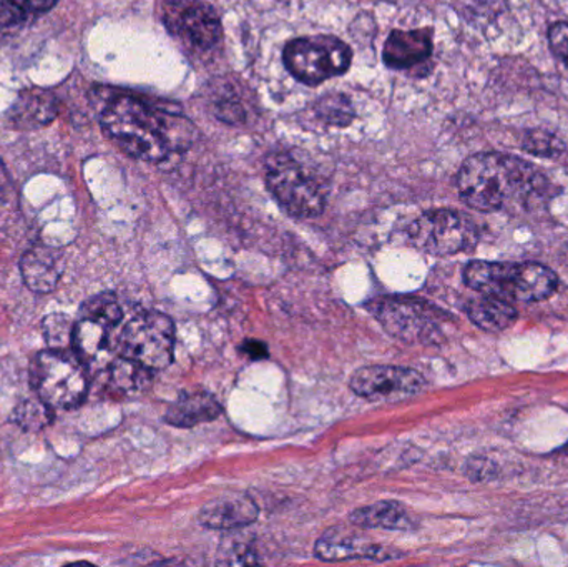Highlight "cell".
<instances>
[{"label":"cell","instance_id":"cell-1","mask_svg":"<svg viewBox=\"0 0 568 567\" xmlns=\"http://www.w3.org/2000/svg\"><path fill=\"white\" fill-rule=\"evenodd\" d=\"M90 99L103 130L133 159L163 162L192 142L193 125L189 120L155 109L139 97L97 87Z\"/></svg>","mask_w":568,"mask_h":567},{"label":"cell","instance_id":"cell-2","mask_svg":"<svg viewBox=\"0 0 568 567\" xmlns=\"http://www.w3.org/2000/svg\"><path fill=\"white\" fill-rule=\"evenodd\" d=\"M460 199L479 212L524 205L544 189L540 173L524 160L487 152L469 156L457 175Z\"/></svg>","mask_w":568,"mask_h":567},{"label":"cell","instance_id":"cell-3","mask_svg":"<svg viewBox=\"0 0 568 567\" xmlns=\"http://www.w3.org/2000/svg\"><path fill=\"white\" fill-rule=\"evenodd\" d=\"M464 282L483 295L536 303L556 293L559 279L540 263L473 262L464 270Z\"/></svg>","mask_w":568,"mask_h":567},{"label":"cell","instance_id":"cell-4","mask_svg":"<svg viewBox=\"0 0 568 567\" xmlns=\"http://www.w3.org/2000/svg\"><path fill=\"white\" fill-rule=\"evenodd\" d=\"M89 366L77 356L60 348L40 353L33 366L37 395L50 408L72 409L89 393Z\"/></svg>","mask_w":568,"mask_h":567},{"label":"cell","instance_id":"cell-5","mask_svg":"<svg viewBox=\"0 0 568 567\" xmlns=\"http://www.w3.org/2000/svg\"><path fill=\"white\" fill-rule=\"evenodd\" d=\"M266 183L276 202L296 219H313L326 206L323 185L287 153L270 156Z\"/></svg>","mask_w":568,"mask_h":567},{"label":"cell","instance_id":"cell-6","mask_svg":"<svg viewBox=\"0 0 568 567\" xmlns=\"http://www.w3.org/2000/svg\"><path fill=\"white\" fill-rule=\"evenodd\" d=\"M407 233L416 249L436 256L469 252L479 242L473 219L454 210L426 212L410 223Z\"/></svg>","mask_w":568,"mask_h":567},{"label":"cell","instance_id":"cell-7","mask_svg":"<svg viewBox=\"0 0 568 567\" xmlns=\"http://www.w3.org/2000/svg\"><path fill=\"white\" fill-rule=\"evenodd\" d=\"M283 60L297 80L317 85L349 69L351 50L336 37H303L284 47Z\"/></svg>","mask_w":568,"mask_h":567},{"label":"cell","instance_id":"cell-8","mask_svg":"<svg viewBox=\"0 0 568 567\" xmlns=\"http://www.w3.org/2000/svg\"><path fill=\"white\" fill-rule=\"evenodd\" d=\"M125 358L150 369H163L172 363L175 350V326L163 313L150 312L133 316L120 338Z\"/></svg>","mask_w":568,"mask_h":567},{"label":"cell","instance_id":"cell-9","mask_svg":"<svg viewBox=\"0 0 568 567\" xmlns=\"http://www.w3.org/2000/svg\"><path fill=\"white\" fill-rule=\"evenodd\" d=\"M381 325L406 343H436L440 340L433 308L426 303L407 298L376 300L371 306Z\"/></svg>","mask_w":568,"mask_h":567},{"label":"cell","instance_id":"cell-10","mask_svg":"<svg viewBox=\"0 0 568 567\" xmlns=\"http://www.w3.org/2000/svg\"><path fill=\"white\" fill-rule=\"evenodd\" d=\"M163 23L173 36L195 49H212L220 42L219 16L202 0H159Z\"/></svg>","mask_w":568,"mask_h":567},{"label":"cell","instance_id":"cell-11","mask_svg":"<svg viewBox=\"0 0 568 567\" xmlns=\"http://www.w3.org/2000/svg\"><path fill=\"white\" fill-rule=\"evenodd\" d=\"M426 379L416 369L400 366H366L357 369L349 379L351 389L371 402H389L416 395Z\"/></svg>","mask_w":568,"mask_h":567},{"label":"cell","instance_id":"cell-12","mask_svg":"<svg viewBox=\"0 0 568 567\" xmlns=\"http://www.w3.org/2000/svg\"><path fill=\"white\" fill-rule=\"evenodd\" d=\"M316 558L326 563L354 561V559H369V561H386L393 558L390 549L374 545L369 538L347 528H333L317 539Z\"/></svg>","mask_w":568,"mask_h":567},{"label":"cell","instance_id":"cell-13","mask_svg":"<svg viewBox=\"0 0 568 567\" xmlns=\"http://www.w3.org/2000/svg\"><path fill=\"white\" fill-rule=\"evenodd\" d=\"M258 515V506L252 498L230 495L203 506L199 522L209 529H236L253 525Z\"/></svg>","mask_w":568,"mask_h":567},{"label":"cell","instance_id":"cell-14","mask_svg":"<svg viewBox=\"0 0 568 567\" xmlns=\"http://www.w3.org/2000/svg\"><path fill=\"white\" fill-rule=\"evenodd\" d=\"M115 326L80 315V322L72 330V345L77 356L87 366L103 365L112 352V332Z\"/></svg>","mask_w":568,"mask_h":567},{"label":"cell","instance_id":"cell-15","mask_svg":"<svg viewBox=\"0 0 568 567\" xmlns=\"http://www.w3.org/2000/svg\"><path fill=\"white\" fill-rule=\"evenodd\" d=\"M433 40L429 30H394L384 45V62L390 69H413L429 59Z\"/></svg>","mask_w":568,"mask_h":567},{"label":"cell","instance_id":"cell-16","mask_svg":"<svg viewBox=\"0 0 568 567\" xmlns=\"http://www.w3.org/2000/svg\"><path fill=\"white\" fill-rule=\"evenodd\" d=\"M59 112L53 93L45 90H26L17 97L16 103L7 113V122L19 130H33L49 125Z\"/></svg>","mask_w":568,"mask_h":567},{"label":"cell","instance_id":"cell-17","mask_svg":"<svg viewBox=\"0 0 568 567\" xmlns=\"http://www.w3.org/2000/svg\"><path fill=\"white\" fill-rule=\"evenodd\" d=\"M62 272V255L49 246H33L20 262L23 283L37 293L52 292L59 283Z\"/></svg>","mask_w":568,"mask_h":567},{"label":"cell","instance_id":"cell-18","mask_svg":"<svg viewBox=\"0 0 568 567\" xmlns=\"http://www.w3.org/2000/svg\"><path fill=\"white\" fill-rule=\"evenodd\" d=\"M222 415V405L210 393H183L170 406L165 422L176 428H192L200 423H210Z\"/></svg>","mask_w":568,"mask_h":567},{"label":"cell","instance_id":"cell-19","mask_svg":"<svg viewBox=\"0 0 568 567\" xmlns=\"http://www.w3.org/2000/svg\"><path fill=\"white\" fill-rule=\"evenodd\" d=\"M470 322L484 332L499 333L510 328L516 323L517 310L509 300L500 296L484 295L473 300L467 306Z\"/></svg>","mask_w":568,"mask_h":567},{"label":"cell","instance_id":"cell-20","mask_svg":"<svg viewBox=\"0 0 568 567\" xmlns=\"http://www.w3.org/2000/svg\"><path fill=\"white\" fill-rule=\"evenodd\" d=\"M351 523L357 528L366 529H409L413 526L406 508L396 502H381L364 506L351 513Z\"/></svg>","mask_w":568,"mask_h":567},{"label":"cell","instance_id":"cell-21","mask_svg":"<svg viewBox=\"0 0 568 567\" xmlns=\"http://www.w3.org/2000/svg\"><path fill=\"white\" fill-rule=\"evenodd\" d=\"M106 385H109L110 392L115 393V395H140L152 385V369L122 356L109 366Z\"/></svg>","mask_w":568,"mask_h":567},{"label":"cell","instance_id":"cell-22","mask_svg":"<svg viewBox=\"0 0 568 567\" xmlns=\"http://www.w3.org/2000/svg\"><path fill=\"white\" fill-rule=\"evenodd\" d=\"M13 423L26 432H40L52 423V408L42 399H26L17 406Z\"/></svg>","mask_w":568,"mask_h":567},{"label":"cell","instance_id":"cell-23","mask_svg":"<svg viewBox=\"0 0 568 567\" xmlns=\"http://www.w3.org/2000/svg\"><path fill=\"white\" fill-rule=\"evenodd\" d=\"M80 315L102 320V322L109 323L112 326H119L123 318L122 306H120L119 300L113 295H109V293H103V295L93 296L92 300H89L82 306Z\"/></svg>","mask_w":568,"mask_h":567},{"label":"cell","instance_id":"cell-24","mask_svg":"<svg viewBox=\"0 0 568 567\" xmlns=\"http://www.w3.org/2000/svg\"><path fill=\"white\" fill-rule=\"evenodd\" d=\"M524 146H526L527 152L539 156H556L559 155L564 149L559 139H556V136L549 135V133L546 132L529 133Z\"/></svg>","mask_w":568,"mask_h":567},{"label":"cell","instance_id":"cell-25","mask_svg":"<svg viewBox=\"0 0 568 567\" xmlns=\"http://www.w3.org/2000/svg\"><path fill=\"white\" fill-rule=\"evenodd\" d=\"M550 47L568 65V23H554L549 30Z\"/></svg>","mask_w":568,"mask_h":567},{"label":"cell","instance_id":"cell-26","mask_svg":"<svg viewBox=\"0 0 568 567\" xmlns=\"http://www.w3.org/2000/svg\"><path fill=\"white\" fill-rule=\"evenodd\" d=\"M13 9L19 10L22 16L47 12L52 9L59 0H7Z\"/></svg>","mask_w":568,"mask_h":567},{"label":"cell","instance_id":"cell-27","mask_svg":"<svg viewBox=\"0 0 568 567\" xmlns=\"http://www.w3.org/2000/svg\"><path fill=\"white\" fill-rule=\"evenodd\" d=\"M243 350L253 360H263L268 356V346L263 342H258V340H246L243 343Z\"/></svg>","mask_w":568,"mask_h":567},{"label":"cell","instance_id":"cell-28","mask_svg":"<svg viewBox=\"0 0 568 567\" xmlns=\"http://www.w3.org/2000/svg\"><path fill=\"white\" fill-rule=\"evenodd\" d=\"M10 190V176L7 173L6 165H3L2 160H0V203L7 199Z\"/></svg>","mask_w":568,"mask_h":567},{"label":"cell","instance_id":"cell-29","mask_svg":"<svg viewBox=\"0 0 568 567\" xmlns=\"http://www.w3.org/2000/svg\"><path fill=\"white\" fill-rule=\"evenodd\" d=\"M566 452L568 453V445L566 446Z\"/></svg>","mask_w":568,"mask_h":567}]
</instances>
